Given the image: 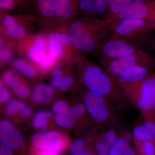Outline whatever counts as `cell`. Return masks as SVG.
<instances>
[{
	"mask_svg": "<svg viewBox=\"0 0 155 155\" xmlns=\"http://www.w3.org/2000/svg\"><path fill=\"white\" fill-rule=\"evenodd\" d=\"M113 18L80 16L67 25V34L81 54H97L104 41L112 32Z\"/></svg>",
	"mask_w": 155,
	"mask_h": 155,
	"instance_id": "1",
	"label": "cell"
},
{
	"mask_svg": "<svg viewBox=\"0 0 155 155\" xmlns=\"http://www.w3.org/2000/svg\"><path fill=\"white\" fill-rule=\"evenodd\" d=\"M78 65L80 81L87 90L108 99L121 112L130 109V104L116 80L101 66L85 59Z\"/></svg>",
	"mask_w": 155,
	"mask_h": 155,
	"instance_id": "2",
	"label": "cell"
},
{
	"mask_svg": "<svg viewBox=\"0 0 155 155\" xmlns=\"http://www.w3.org/2000/svg\"><path fill=\"white\" fill-rule=\"evenodd\" d=\"M83 100L89 114L98 125L117 130L123 128L122 112L108 99L87 90L84 94Z\"/></svg>",
	"mask_w": 155,
	"mask_h": 155,
	"instance_id": "3",
	"label": "cell"
},
{
	"mask_svg": "<svg viewBox=\"0 0 155 155\" xmlns=\"http://www.w3.org/2000/svg\"><path fill=\"white\" fill-rule=\"evenodd\" d=\"M119 87L129 103L142 113L145 119H150L155 110V71L140 83Z\"/></svg>",
	"mask_w": 155,
	"mask_h": 155,
	"instance_id": "4",
	"label": "cell"
},
{
	"mask_svg": "<svg viewBox=\"0 0 155 155\" xmlns=\"http://www.w3.org/2000/svg\"><path fill=\"white\" fill-rule=\"evenodd\" d=\"M112 32L140 48L147 46L151 38L152 28L144 19H124L111 25Z\"/></svg>",
	"mask_w": 155,
	"mask_h": 155,
	"instance_id": "5",
	"label": "cell"
},
{
	"mask_svg": "<svg viewBox=\"0 0 155 155\" xmlns=\"http://www.w3.org/2000/svg\"><path fill=\"white\" fill-rule=\"evenodd\" d=\"M100 65L115 80L130 67L141 65L154 69L155 58L141 49L137 52L122 58H100Z\"/></svg>",
	"mask_w": 155,
	"mask_h": 155,
	"instance_id": "6",
	"label": "cell"
},
{
	"mask_svg": "<svg viewBox=\"0 0 155 155\" xmlns=\"http://www.w3.org/2000/svg\"><path fill=\"white\" fill-rule=\"evenodd\" d=\"M67 143L58 132H38L31 140L29 155H62Z\"/></svg>",
	"mask_w": 155,
	"mask_h": 155,
	"instance_id": "7",
	"label": "cell"
},
{
	"mask_svg": "<svg viewBox=\"0 0 155 155\" xmlns=\"http://www.w3.org/2000/svg\"><path fill=\"white\" fill-rule=\"evenodd\" d=\"M10 13H1V28L6 36L19 41L34 35L29 33V27L30 23L37 20L34 15L21 12L14 15Z\"/></svg>",
	"mask_w": 155,
	"mask_h": 155,
	"instance_id": "8",
	"label": "cell"
},
{
	"mask_svg": "<svg viewBox=\"0 0 155 155\" xmlns=\"http://www.w3.org/2000/svg\"><path fill=\"white\" fill-rule=\"evenodd\" d=\"M141 49L113 32L103 42L97 54L100 58L113 59L133 54Z\"/></svg>",
	"mask_w": 155,
	"mask_h": 155,
	"instance_id": "9",
	"label": "cell"
},
{
	"mask_svg": "<svg viewBox=\"0 0 155 155\" xmlns=\"http://www.w3.org/2000/svg\"><path fill=\"white\" fill-rule=\"evenodd\" d=\"M155 5V0H134L116 16L112 25L124 19H146Z\"/></svg>",
	"mask_w": 155,
	"mask_h": 155,
	"instance_id": "10",
	"label": "cell"
},
{
	"mask_svg": "<svg viewBox=\"0 0 155 155\" xmlns=\"http://www.w3.org/2000/svg\"><path fill=\"white\" fill-rule=\"evenodd\" d=\"M79 0H57L52 31L67 26L79 15Z\"/></svg>",
	"mask_w": 155,
	"mask_h": 155,
	"instance_id": "11",
	"label": "cell"
},
{
	"mask_svg": "<svg viewBox=\"0 0 155 155\" xmlns=\"http://www.w3.org/2000/svg\"><path fill=\"white\" fill-rule=\"evenodd\" d=\"M57 0H33L31 8L38 22L46 30H52Z\"/></svg>",
	"mask_w": 155,
	"mask_h": 155,
	"instance_id": "12",
	"label": "cell"
},
{
	"mask_svg": "<svg viewBox=\"0 0 155 155\" xmlns=\"http://www.w3.org/2000/svg\"><path fill=\"white\" fill-rule=\"evenodd\" d=\"M0 141L2 145L13 151L21 150L24 143L20 132L14 130L12 124L6 120L0 123Z\"/></svg>",
	"mask_w": 155,
	"mask_h": 155,
	"instance_id": "13",
	"label": "cell"
},
{
	"mask_svg": "<svg viewBox=\"0 0 155 155\" xmlns=\"http://www.w3.org/2000/svg\"><path fill=\"white\" fill-rule=\"evenodd\" d=\"M78 10L81 16L107 19L109 11L107 0H79Z\"/></svg>",
	"mask_w": 155,
	"mask_h": 155,
	"instance_id": "14",
	"label": "cell"
},
{
	"mask_svg": "<svg viewBox=\"0 0 155 155\" xmlns=\"http://www.w3.org/2000/svg\"><path fill=\"white\" fill-rule=\"evenodd\" d=\"M154 71L150 67L136 65L130 67L116 79L118 86L132 85L143 81Z\"/></svg>",
	"mask_w": 155,
	"mask_h": 155,
	"instance_id": "15",
	"label": "cell"
},
{
	"mask_svg": "<svg viewBox=\"0 0 155 155\" xmlns=\"http://www.w3.org/2000/svg\"><path fill=\"white\" fill-rule=\"evenodd\" d=\"M54 94L52 85L40 84L35 87L32 93L31 100L35 104L48 103L51 101Z\"/></svg>",
	"mask_w": 155,
	"mask_h": 155,
	"instance_id": "16",
	"label": "cell"
},
{
	"mask_svg": "<svg viewBox=\"0 0 155 155\" xmlns=\"http://www.w3.org/2000/svg\"><path fill=\"white\" fill-rule=\"evenodd\" d=\"M12 66L18 72L28 78H33L36 75V68L33 64L24 58H18L14 60Z\"/></svg>",
	"mask_w": 155,
	"mask_h": 155,
	"instance_id": "17",
	"label": "cell"
},
{
	"mask_svg": "<svg viewBox=\"0 0 155 155\" xmlns=\"http://www.w3.org/2000/svg\"><path fill=\"white\" fill-rule=\"evenodd\" d=\"M96 137V136L88 140L82 138H78L75 140L69 147L70 155H81L86 150L94 148Z\"/></svg>",
	"mask_w": 155,
	"mask_h": 155,
	"instance_id": "18",
	"label": "cell"
},
{
	"mask_svg": "<svg viewBox=\"0 0 155 155\" xmlns=\"http://www.w3.org/2000/svg\"><path fill=\"white\" fill-rule=\"evenodd\" d=\"M8 39L9 37L6 38L5 36H3V35L2 37H1V62L2 64L8 63L12 59L15 49L16 45L14 44L13 41H8Z\"/></svg>",
	"mask_w": 155,
	"mask_h": 155,
	"instance_id": "19",
	"label": "cell"
},
{
	"mask_svg": "<svg viewBox=\"0 0 155 155\" xmlns=\"http://www.w3.org/2000/svg\"><path fill=\"white\" fill-rule=\"evenodd\" d=\"M131 138L133 137L129 133L127 132H122L119 134L115 144L111 147L110 152L122 154V153L130 146V140Z\"/></svg>",
	"mask_w": 155,
	"mask_h": 155,
	"instance_id": "20",
	"label": "cell"
},
{
	"mask_svg": "<svg viewBox=\"0 0 155 155\" xmlns=\"http://www.w3.org/2000/svg\"><path fill=\"white\" fill-rule=\"evenodd\" d=\"M136 155H155V143L150 140L137 141L133 139Z\"/></svg>",
	"mask_w": 155,
	"mask_h": 155,
	"instance_id": "21",
	"label": "cell"
},
{
	"mask_svg": "<svg viewBox=\"0 0 155 155\" xmlns=\"http://www.w3.org/2000/svg\"><path fill=\"white\" fill-rule=\"evenodd\" d=\"M77 121V118L72 107L66 114H57L55 116V122L57 125L64 128L73 127L76 124Z\"/></svg>",
	"mask_w": 155,
	"mask_h": 155,
	"instance_id": "22",
	"label": "cell"
},
{
	"mask_svg": "<svg viewBox=\"0 0 155 155\" xmlns=\"http://www.w3.org/2000/svg\"><path fill=\"white\" fill-rule=\"evenodd\" d=\"M52 114L48 111H41L35 115L33 120V126L35 129L41 128L45 130L47 127L48 121L51 117Z\"/></svg>",
	"mask_w": 155,
	"mask_h": 155,
	"instance_id": "23",
	"label": "cell"
},
{
	"mask_svg": "<svg viewBox=\"0 0 155 155\" xmlns=\"http://www.w3.org/2000/svg\"><path fill=\"white\" fill-rule=\"evenodd\" d=\"M134 0H107L109 11L107 19H111Z\"/></svg>",
	"mask_w": 155,
	"mask_h": 155,
	"instance_id": "24",
	"label": "cell"
},
{
	"mask_svg": "<svg viewBox=\"0 0 155 155\" xmlns=\"http://www.w3.org/2000/svg\"><path fill=\"white\" fill-rule=\"evenodd\" d=\"M26 106L27 105L22 101L16 100H12L7 106L6 114L9 116L17 114H20L21 115Z\"/></svg>",
	"mask_w": 155,
	"mask_h": 155,
	"instance_id": "25",
	"label": "cell"
},
{
	"mask_svg": "<svg viewBox=\"0 0 155 155\" xmlns=\"http://www.w3.org/2000/svg\"><path fill=\"white\" fill-rule=\"evenodd\" d=\"M133 139L137 141L150 140V134L143 124L136 126L132 133Z\"/></svg>",
	"mask_w": 155,
	"mask_h": 155,
	"instance_id": "26",
	"label": "cell"
},
{
	"mask_svg": "<svg viewBox=\"0 0 155 155\" xmlns=\"http://www.w3.org/2000/svg\"><path fill=\"white\" fill-rule=\"evenodd\" d=\"M101 131L106 142L111 147L115 144L119 137V134H118V130L104 127Z\"/></svg>",
	"mask_w": 155,
	"mask_h": 155,
	"instance_id": "27",
	"label": "cell"
},
{
	"mask_svg": "<svg viewBox=\"0 0 155 155\" xmlns=\"http://www.w3.org/2000/svg\"><path fill=\"white\" fill-rule=\"evenodd\" d=\"M2 81L7 86L13 87L19 82V78L16 72L13 70H8L3 74Z\"/></svg>",
	"mask_w": 155,
	"mask_h": 155,
	"instance_id": "28",
	"label": "cell"
},
{
	"mask_svg": "<svg viewBox=\"0 0 155 155\" xmlns=\"http://www.w3.org/2000/svg\"><path fill=\"white\" fill-rule=\"evenodd\" d=\"M13 91L17 96L25 98L29 94V89L26 85L19 82L13 87Z\"/></svg>",
	"mask_w": 155,
	"mask_h": 155,
	"instance_id": "29",
	"label": "cell"
},
{
	"mask_svg": "<svg viewBox=\"0 0 155 155\" xmlns=\"http://www.w3.org/2000/svg\"><path fill=\"white\" fill-rule=\"evenodd\" d=\"M16 9L20 12L25 13L31 8L33 0H14Z\"/></svg>",
	"mask_w": 155,
	"mask_h": 155,
	"instance_id": "30",
	"label": "cell"
},
{
	"mask_svg": "<svg viewBox=\"0 0 155 155\" xmlns=\"http://www.w3.org/2000/svg\"><path fill=\"white\" fill-rule=\"evenodd\" d=\"M1 13L10 12L16 10L14 0H0Z\"/></svg>",
	"mask_w": 155,
	"mask_h": 155,
	"instance_id": "31",
	"label": "cell"
},
{
	"mask_svg": "<svg viewBox=\"0 0 155 155\" xmlns=\"http://www.w3.org/2000/svg\"><path fill=\"white\" fill-rule=\"evenodd\" d=\"M70 107L64 101L56 102L53 106L54 110L57 114H64L69 110Z\"/></svg>",
	"mask_w": 155,
	"mask_h": 155,
	"instance_id": "32",
	"label": "cell"
},
{
	"mask_svg": "<svg viewBox=\"0 0 155 155\" xmlns=\"http://www.w3.org/2000/svg\"><path fill=\"white\" fill-rule=\"evenodd\" d=\"M150 134V140L155 143V122L152 120H146L143 123Z\"/></svg>",
	"mask_w": 155,
	"mask_h": 155,
	"instance_id": "33",
	"label": "cell"
},
{
	"mask_svg": "<svg viewBox=\"0 0 155 155\" xmlns=\"http://www.w3.org/2000/svg\"><path fill=\"white\" fill-rule=\"evenodd\" d=\"M10 94L8 89L5 87L2 83L0 87V101L4 104L7 102L10 99Z\"/></svg>",
	"mask_w": 155,
	"mask_h": 155,
	"instance_id": "34",
	"label": "cell"
},
{
	"mask_svg": "<svg viewBox=\"0 0 155 155\" xmlns=\"http://www.w3.org/2000/svg\"><path fill=\"white\" fill-rule=\"evenodd\" d=\"M153 30H155V5L146 19Z\"/></svg>",
	"mask_w": 155,
	"mask_h": 155,
	"instance_id": "35",
	"label": "cell"
},
{
	"mask_svg": "<svg viewBox=\"0 0 155 155\" xmlns=\"http://www.w3.org/2000/svg\"><path fill=\"white\" fill-rule=\"evenodd\" d=\"M59 81L63 85L67 87L72 86L74 83V79L70 76H63Z\"/></svg>",
	"mask_w": 155,
	"mask_h": 155,
	"instance_id": "36",
	"label": "cell"
},
{
	"mask_svg": "<svg viewBox=\"0 0 155 155\" xmlns=\"http://www.w3.org/2000/svg\"><path fill=\"white\" fill-rule=\"evenodd\" d=\"M51 84L53 87L59 89L61 91H66L68 89V87L63 85L60 81L54 78L51 81Z\"/></svg>",
	"mask_w": 155,
	"mask_h": 155,
	"instance_id": "37",
	"label": "cell"
},
{
	"mask_svg": "<svg viewBox=\"0 0 155 155\" xmlns=\"http://www.w3.org/2000/svg\"><path fill=\"white\" fill-rule=\"evenodd\" d=\"M53 76L54 78L60 81V80L63 77V72L61 69L56 68L54 69L53 71Z\"/></svg>",
	"mask_w": 155,
	"mask_h": 155,
	"instance_id": "38",
	"label": "cell"
},
{
	"mask_svg": "<svg viewBox=\"0 0 155 155\" xmlns=\"http://www.w3.org/2000/svg\"><path fill=\"white\" fill-rule=\"evenodd\" d=\"M0 155H15L11 150L1 145L0 146Z\"/></svg>",
	"mask_w": 155,
	"mask_h": 155,
	"instance_id": "39",
	"label": "cell"
},
{
	"mask_svg": "<svg viewBox=\"0 0 155 155\" xmlns=\"http://www.w3.org/2000/svg\"><path fill=\"white\" fill-rule=\"evenodd\" d=\"M147 46L150 51L155 52V33L152 35Z\"/></svg>",
	"mask_w": 155,
	"mask_h": 155,
	"instance_id": "40",
	"label": "cell"
},
{
	"mask_svg": "<svg viewBox=\"0 0 155 155\" xmlns=\"http://www.w3.org/2000/svg\"><path fill=\"white\" fill-rule=\"evenodd\" d=\"M122 155H136V154L134 147L130 146L122 153Z\"/></svg>",
	"mask_w": 155,
	"mask_h": 155,
	"instance_id": "41",
	"label": "cell"
},
{
	"mask_svg": "<svg viewBox=\"0 0 155 155\" xmlns=\"http://www.w3.org/2000/svg\"><path fill=\"white\" fill-rule=\"evenodd\" d=\"M31 112V109L29 106L27 105L25 110H24L22 114H21V116L23 118H27L30 115Z\"/></svg>",
	"mask_w": 155,
	"mask_h": 155,
	"instance_id": "42",
	"label": "cell"
},
{
	"mask_svg": "<svg viewBox=\"0 0 155 155\" xmlns=\"http://www.w3.org/2000/svg\"><path fill=\"white\" fill-rule=\"evenodd\" d=\"M109 155H122V154H118L113 153H109Z\"/></svg>",
	"mask_w": 155,
	"mask_h": 155,
	"instance_id": "43",
	"label": "cell"
}]
</instances>
